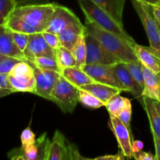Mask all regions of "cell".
Masks as SVG:
<instances>
[{"label": "cell", "mask_w": 160, "mask_h": 160, "mask_svg": "<svg viewBox=\"0 0 160 160\" xmlns=\"http://www.w3.org/2000/svg\"><path fill=\"white\" fill-rule=\"evenodd\" d=\"M56 3L17 6L5 26L13 32L28 34L43 32Z\"/></svg>", "instance_id": "cell-1"}, {"label": "cell", "mask_w": 160, "mask_h": 160, "mask_svg": "<svg viewBox=\"0 0 160 160\" xmlns=\"http://www.w3.org/2000/svg\"><path fill=\"white\" fill-rule=\"evenodd\" d=\"M86 33L95 37L108 51L117 56L121 62H130L139 61L133 47L121 38L102 29L95 23L85 20Z\"/></svg>", "instance_id": "cell-2"}, {"label": "cell", "mask_w": 160, "mask_h": 160, "mask_svg": "<svg viewBox=\"0 0 160 160\" xmlns=\"http://www.w3.org/2000/svg\"><path fill=\"white\" fill-rule=\"evenodd\" d=\"M78 3L85 16V20L93 22L102 29L121 38L132 47L136 43L133 38L125 31L124 27L119 24L107 12L96 3L92 0H78Z\"/></svg>", "instance_id": "cell-3"}, {"label": "cell", "mask_w": 160, "mask_h": 160, "mask_svg": "<svg viewBox=\"0 0 160 160\" xmlns=\"http://www.w3.org/2000/svg\"><path fill=\"white\" fill-rule=\"evenodd\" d=\"M79 88L67 81L60 75L50 95V101L56 103L65 113L74 111L78 102Z\"/></svg>", "instance_id": "cell-4"}, {"label": "cell", "mask_w": 160, "mask_h": 160, "mask_svg": "<svg viewBox=\"0 0 160 160\" xmlns=\"http://www.w3.org/2000/svg\"><path fill=\"white\" fill-rule=\"evenodd\" d=\"M68 29L86 32L85 26L82 24L74 12L65 6L56 4L43 31L57 34L62 30Z\"/></svg>", "instance_id": "cell-5"}, {"label": "cell", "mask_w": 160, "mask_h": 160, "mask_svg": "<svg viewBox=\"0 0 160 160\" xmlns=\"http://www.w3.org/2000/svg\"><path fill=\"white\" fill-rule=\"evenodd\" d=\"M131 2L145 28L150 48L160 57V28L153 15L152 6L140 0Z\"/></svg>", "instance_id": "cell-6"}, {"label": "cell", "mask_w": 160, "mask_h": 160, "mask_svg": "<svg viewBox=\"0 0 160 160\" xmlns=\"http://www.w3.org/2000/svg\"><path fill=\"white\" fill-rule=\"evenodd\" d=\"M8 78L14 92L34 93L36 85L34 69L26 61L17 62L8 74Z\"/></svg>", "instance_id": "cell-7"}, {"label": "cell", "mask_w": 160, "mask_h": 160, "mask_svg": "<svg viewBox=\"0 0 160 160\" xmlns=\"http://www.w3.org/2000/svg\"><path fill=\"white\" fill-rule=\"evenodd\" d=\"M85 42L87 47L86 64L115 65L121 62L117 56L108 51L95 37L88 33H85Z\"/></svg>", "instance_id": "cell-8"}, {"label": "cell", "mask_w": 160, "mask_h": 160, "mask_svg": "<svg viewBox=\"0 0 160 160\" xmlns=\"http://www.w3.org/2000/svg\"><path fill=\"white\" fill-rule=\"evenodd\" d=\"M82 70L88 74L95 82L107 84L128 92V89L122 84L117 77L115 65L102 64H86Z\"/></svg>", "instance_id": "cell-9"}, {"label": "cell", "mask_w": 160, "mask_h": 160, "mask_svg": "<svg viewBox=\"0 0 160 160\" xmlns=\"http://www.w3.org/2000/svg\"><path fill=\"white\" fill-rule=\"evenodd\" d=\"M35 77V89L33 94L50 100V95L61 73L56 70H45L32 67Z\"/></svg>", "instance_id": "cell-10"}, {"label": "cell", "mask_w": 160, "mask_h": 160, "mask_svg": "<svg viewBox=\"0 0 160 160\" xmlns=\"http://www.w3.org/2000/svg\"><path fill=\"white\" fill-rule=\"evenodd\" d=\"M109 127L113 133L120 151L123 152L125 157L131 159L133 158L132 142H134V136L131 134L127 127L120 121L117 117L110 116L109 117Z\"/></svg>", "instance_id": "cell-11"}, {"label": "cell", "mask_w": 160, "mask_h": 160, "mask_svg": "<svg viewBox=\"0 0 160 160\" xmlns=\"http://www.w3.org/2000/svg\"><path fill=\"white\" fill-rule=\"evenodd\" d=\"M23 55L26 62H30L39 56H55V49L47 44L42 33H36L30 34Z\"/></svg>", "instance_id": "cell-12"}, {"label": "cell", "mask_w": 160, "mask_h": 160, "mask_svg": "<svg viewBox=\"0 0 160 160\" xmlns=\"http://www.w3.org/2000/svg\"><path fill=\"white\" fill-rule=\"evenodd\" d=\"M115 70L117 77L120 79V82L128 89V92L131 94L135 98H137L139 102L143 103V90L136 82L135 80L130 73L126 63L123 62H119L115 64Z\"/></svg>", "instance_id": "cell-13"}, {"label": "cell", "mask_w": 160, "mask_h": 160, "mask_svg": "<svg viewBox=\"0 0 160 160\" xmlns=\"http://www.w3.org/2000/svg\"><path fill=\"white\" fill-rule=\"evenodd\" d=\"M70 143L59 131H55L50 142L47 160H67Z\"/></svg>", "instance_id": "cell-14"}, {"label": "cell", "mask_w": 160, "mask_h": 160, "mask_svg": "<svg viewBox=\"0 0 160 160\" xmlns=\"http://www.w3.org/2000/svg\"><path fill=\"white\" fill-rule=\"evenodd\" d=\"M50 142L46 133H44L36 140L35 143L26 147L21 146L24 159L47 160Z\"/></svg>", "instance_id": "cell-15"}, {"label": "cell", "mask_w": 160, "mask_h": 160, "mask_svg": "<svg viewBox=\"0 0 160 160\" xmlns=\"http://www.w3.org/2000/svg\"><path fill=\"white\" fill-rule=\"evenodd\" d=\"M0 54L26 61L23 52L14 43L12 31L5 25L0 26Z\"/></svg>", "instance_id": "cell-16"}, {"label": "cell", "mask_w": 160, "mask_h": 160, "mask_svg": "<svg viewBox=\"0 0 160 160\" xmlns=\"http://www.w3.org/2000/svg\"><path fill=\"white\" fill-rule=\"evenodd\" d=\"M133 49L142 65L155 73H160V57L154 50L137 43L133 45Z\"/></svg>", "instance_id": "cell-17"}, {"label": "cell", "mask_w": 160, "mask_h": 160, "mask_svg": "<svg viewBox=\"0 0 160 160\" xmlns=\"http://www.w3.org/2000/svg\"><path fill=\"white\" fill-rule=\"evenodd\" d=\"M142 69L145 78L142 95L160 102V73H155L144 65H142Z\"/></svg>", "instance_id": "cell-18"}, {"label": "cell", "mask_w": 160, "mask_h": 160, "mask_svg": "<svg viewBox=\"0 0 160 160\" xmlns=\"http://www.w3.org/2000/svg\"><path fill=\"white\" fill-rule=\"evenodd\" d=\"M79 88L85 90L99 99L104 104V106L107 104L112 96L117 94H120L123 91L117 88L101 84V83H93V84H86L80 87Z\"/></svg>", "instance_id": "cell-19"}, {"label": "cell", "mask_w": 160, "mask_h": 160, "mask_svg": "<svg viewBox=\"0 0 160 160\" xmlns=\"http://www.w3.org/2000/svg\"><path fill=\"white\" fill-rule=\"evenodd\" d=\"M107 12L119 24L123 27V13L125 0H92Z\"/></svg>", "instance_id": "cell-20"}, {"label": "cell", "mask_w": 160, "mask_h": 160, "mask_svg": "<svg viewBox=\"0 0 160 160\" xmlns=\"http://www.w3.org/2000/svg\"><path fill=\"white\" fill-rule=\"evenodd\" d=\"M60 73L67 81H70L71 84L78 88L86 85V84L97 83L88 74H87L82 69L76 67H67V68L62 70Z\"/></svg>", "instance_id": "cell-21"}, {"label": "cell", "mask_w": 160, "mask_h": 160, "mask_svg": "<svg viewBox=\"0 0 160 160\" xmlns=\"http://www.w3.org/2000/svg\"><path fill=\"white\" fill-rule=\"evenodd\" d=\"M142 106L148 116L152 136L160 138V116L156 110L154 101L148 97L143 96Z\"/></svg>", "instance_id": "cell-22"}, {"label": "cell", "mask_w": 160, "mask_h": 160, "mask_svg": "<svg viewBox=\"0 0 160 160\" xmlns=\"http://www.w3.org/2000/svg\"><path fill=\"white\" fill-rule=\"evenodd\" d=\"M55 58H56L58 66L60 69V71L67 67H72L76 66V60H75L71 51L62 45L55 50Z\"/></svg>", "instance_id": "cell-23"}, {"label": "cell", "mask_w": 160, "mask_h": 160, "mask_svg": "<svg viewBox=\"0 0 160 160\" xmlns=\"http://www.w3.org/2000/svg\"><path fill=\"white\" fill-rule=\"evenodd\" d=\"M85 33L86 32H81V31H76V30L68 29L59 31L57 35L59 37V41H60L61 45L71 51L73 47L78 42L80 38L84 35Z\"/></svg>", "instance_id": "cell-24"}, {"label": "cell", "mask_w": 160, "mask_h": 160, "mask_svg": "<svg viewBox=\"0 0 160 160\" xmlns=\"http://www.w3.org/2000/svg\"><path fill=\"white\" fill-rule=\"evenodd\" d=\"M71 52L76 60L75 67L82 69L86 65V57H87L85 34L80 38L78 42L75 44V45L71 49Z\"/></svg>", "instance_id": "cell-25"}, {"label": "cell", "mask_w": 160, "mask_h": 160, "mask_svg": "<svg viewBox=\"0 0 160 160\" xmlns=\"http://www.w3.org/2000/svg\"><path fill=\"white\" fill-rule=\"evenodd\" d=\"M28 63L32 66V67H38V68L41 69L56 70V71L59 72V73L61 72L55 56H39V57L34 58L31 62H28Z\"/></svg>", "instance_id": "cell-26"}, {"label": "cell", "mask_w": 160, "mask_h": 160, "mask_svg": "<svg viewBox=\"0 0 160 160\" xmlns=\"http://www.w3.org/2000/svg\"><path fill=\"white\" fill-rule=\"evenodd\" d=\"M78 102L91 109H99L104 106V104L99 99L94 96L90 92L85 90L79 88V95H78Z\"/></svg>", "instance_id": "cell-27"}, {"label": "cell", "mask_w": 160, "mask_h": 160, "mask_svg": "<svg viewBox=\"0 0 160 160\" xmlns=\"http://www.w3.org/2000/svg\"><path fill=\"white\" fill-rule=\"evenodd\" d=\"M125 105V98L122 97L120 94L115 95L109 99L106 108L109 112V116L118 117Z\"/></svg>", "instance_id": "cell-28"}, {"label": "cell", "mask_w": 160, "mask_h": 160, "mask_svg": "<svg viewBox=\"0 0 160 160\" xmlns=\"http://www.w3.org/2000/svg\"><path fill=\"white\" fill-rule=\"evenodd\" d=\"M17 6L16 0H0V26L6 25Z\"/></svg>", "instance_id": "cell-29"}, {"label": "cell", "mask_w": 160, "mask_h": 160, "mask_svg": "<svg viewBox=\"0 0 160 160\" xmlns=\"http://www.w3.org/2000/svg\"><path fill=\"white\" fill-rule=\"evenodd\" d=\"M129 70L130 73H131L134 79L136 82L139 84L142 90L145 88V78H144L143 69H142V64L140 61L137 62H125Z\"/></svg>", "instance_id": "cell-30"}, {"label": "cell", "mask_w": 160, "mask_h": 160, "mask_svg": "<svg viewBox=\"0 0 160 160\" xmlns=\"http://www.w3.org/2000/svg\"><path fill=\"white\" fill-rule=\"evenodd\" d=\"M131 116H132V105H131V100L125 98V105L123 110L119 115L118 118L120 119V121L127 127L131 134H132V131H131Z\"/></svg>", "instance_id": "cell-31"}, {"label": "cell", "mask_w": 160, "mask_h": 160, "mask_svg": "<svg viewBox=\"0 0 160 160\" xmlns=\"http://www.w3.org/2000/svg\"><path fill=\"white\" fill-rule=\"evenodd\" d=\"M12 36L14 43H15L16 45L18 47L19 49L23 52L25 48H26L27 45H28L30 34H24V33L13 32V31H12Z\"/></svg>", "instance_id": "cell-32"}, {"label": "cell", "mask_w": 160, "mask_h": 160, "mask_svg": "<svg viewBox=\"0 0 160 160\" xmlns=\"http://www.w3.org/2000/svg\"><path fill=\"white\" fill-rule=\"evenodd\" d=\"M20 61L21 60L13 57H9V56H6L5 58H3L0 61V73L9 74L12 67Z\"/></svg>", "instance_id": "cell-33"}, {"label": "cell", "mask_w": 160, "mask_h": 160, "mask_svg": "<svg viewBox=\"0 0 160 160\" xmlns=\"http://www.w3.org/2000/svg\"><path fill=\"white\" fill-rule=\"evenodd\" d=\"M20 141H21L22 147H26L35 143V134H34V133L33 132L30 127H28L22 131L21 135H20Z\"/></svg>", "instance_id": "cell-34"}, {"label": "cell", "mask_w": 160, "mask_h": 160, "mask_svg": "<svg viewBox=\"0 0 160 160\" xmlns=\"http://www.w3.org/2000/svg\"><path fill=\"white\" fill-rule=\"evenodd\" d=\"M45 42H47L48 45L53 49L56 50V48H59L61 46L60 41H59V37L56 34L52 32H48V31H43L42 32Z\"/></svg>", "instance_id": "cell-35"}, {"label": "cell", "mask_w": 160, "mask_h": 160, "mask_svg": "<svg viewBox=\"0 0 160 160\" xmlns=\"http://www.w3.org/2000/svg\"><path fill=\"white\" fill-rule=\"evenodd\" d=\"M82 160V159H89L88 158L83 157L81 156L79 151H78V148L74 144L70 143V150H69V155H68V160Z\"/></svg>", "instance_id": "cell-36"}, {"label": "cell", "mask_w": 160, "mask_h": 160, "mask_svg": "<svg viewBox=\"0 0 160 160\" xmlns=\"http://www.w3.org/2000/svg\"><path fill=\"white\" fill-rule=\"evenodd\" d=\"M133 158L136 160H156V156L151 152L140 151L133 154Z\"/></svg>", "instance_id": "cell-37"}, {"label": "cell", "mask_w": 160, "mask_h": 160, "mask_svg": "<svg viewBox=\"0 0 160 160\" xmlns=\"http://www.w3.org/2000/svg\"><path fill=\"white\" fill-rule=\"evenodd\" d=\"M8 157L12 160H25L22 148L12 149L8 153Z\"/></svg>", "instance_id": "cell-38"}, {"label": "cell", "mask_w": 160, "mask_h": 160, "mask_svg": "<svg viewBox=\"0 0 160 160\" xmlns=\"http://www.w3.org/2000/svg\"><path fill=\"white\" fill-rule=\"evenodd\" d=\"M125 159V156L123 154L121 151L119 152L117 154L115 155H106L102 156H98V157L93 159L94 160H123Z\"/></svg>", "instance_id": "cell-39"}, {"label": "cell", "mask_w": 160, "mask_h": 160, "mask_svg": "<svg viewBox=\"0 0 160 160\" xmlns=\"http://www.w3.org/2000/svg\"><path fill=\"white\" fill-rule=\"evenodd\" d=\"M0 89H7V90H10L12 92H14L10 84H9L8 74L0 73Z\"/></svg>", "instance_id": "cell-40"}, {"label": "cell", "mask_w": 160, "mask_h": 160, "mask_svg": "<svg viewBox=\"0 0 160 160\" xmlns=\"http://www.w3.org/2000/svg\"><path fill=\"white\" fill-rule=\"evenodd\" d=\"M16 2L17 3V6H23V5L48 3V0H16Z\"/></svg>", "instance_id": "cell-41"}, {"label": "cell", "mask_w": 160, "mask_h": 160, "mask_svg": "<svg viewBox=\"0 0 160 160\" xmlns=\"http://www.w3.org/2000/svg\"><path fill=\"white\" fill-rule=\"evenodd\" d=\"M143 148H144V143L142 142V141L136 140L132 142V147H131V148H132L133 154L138 152L140 151H142V150H143Z\"/></svg>", "instance_id": "cell-42"}, {"label": "cell", "mask_w": 160, "mask_h": 160, "mask_svg": "<svg viewBox=\"0 0 160 160\" xmlns=\"http://www.w3.org/2000/svg\"><path fill=\"white\" fill-rule=\"evenodd\" d=\"M153 141H154L155 149H156V160H160V138L153 136Z\"/></svg>", "instance_id": "cell-43"}, {"label": "cell", "mask_w": 160, "mask_h": 160, "mask_svg": "<svg viewBox=\"0 0 160 160\" xmlns=\"http://www.w3.org/2000/svg\"><path fill=\"white\" fill-rule=\"evenodd\" d=\"M153 15L160 28V6H151Z\"/></svg>", "instance_id": "cell-44"}, {"label": "cell", "mask_w": 160, "mask_h": 160, "mask_svg": "<svg viewBox=\"0 0 160 160\" xmlns=\"http://www.w3.org/2000/svg\"><path fill=\"white\" fill-rule=\"evenodd\" d=\"M150 6H160V0H140Z\"/></svg>", "instance_id": "cell-45"}, {"label": "cell", "mask_w": 160, "mask_h": 160, "mask_svg": "<svg viewBox=\"0 0 160 160\" xmlns=\"http://www.w3.org/2000/svg\"><path fill=\"white\" fill-rule=\"evenodd\" d=\"M11 93H13L12 91L7 90V89H0V98L6 96L8 95H10Z\"/></svg>", "instance_id": "cell-46"}, {"label": "cell", "mask_w": 160, "mask_h": 160, "mask_svg": "<svg viewBox=\"0 0 160 160\" xmlns=\"http://www.w3.org/2000/svg\"><path fill=\"white\" fill-rule=\"evenodd\" d=\"M153 101H154V104H155V106H156V110H157L158 113H159V115L160 116V102H159L155 101V100H153Z\"/></svg>", "instance_id": "cell-47"}, {"label": "cell", "mask_w": 160, "mask_h": 160, "mask_svg": "<svg viewBox=\"0 0 160 160\" xmlns=\"http://www.w3.org/2000/svg\"><path fill=\"white\" fill-rule=\"evenodd\" d=\"M6 56H4V55H2V54H0V61L2 60V59H3V58H5L6 57Z\"/></svg>", "instance_id": "cell-48"}]
</instances>
